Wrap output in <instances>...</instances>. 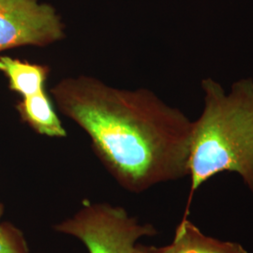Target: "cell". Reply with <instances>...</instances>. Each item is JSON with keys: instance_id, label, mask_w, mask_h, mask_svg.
<instances>
[{"instance_id": "cell-5", "label": "cell", "mask_w": 253, "mask_h": 253, "mask_svg": "<svg viewBox=\"0 0 253 253\" xmlns=\"http://www.w3.org/2000/svg\"><path fill=\"white\" fill-rule=\"evenodd\" d=\"M139 253H249L244 247L204 234L188 217L182 218L171 244L164 247L139 245Z\"/></svg>"}, {"instance_id": "cell-9", "label": "cell", "mask_w": 253, "mask_h": 253, "mask_svg": "<svg viewBox=\"0 0 253 253\" xmlns=\"http://www.w3.org/2000/svg\"><path fill=\"white\" fill-rule=\"evenodd\" d=\"M2 212H3V208H2V206L0 205V217H1V215H2Z\"/></svg>"}, {"instance_id": "cell-6", "label": "cell", "mask_w": 253, "mask_h": 253, "mask_svg": "<svg viewBox=\"0 0 253 253\" xmlns=\"http://www.w3.org/2000/svg\"><path fill=\"white\" fill-rule=\"evenodd\" d=\"M21 119L41 135L64 138L67 130L58 118L46 89L22 98L16 105Z\"/></svg>"}, {"instance_id": "cell-4", "label": "cell", "mask_w": 253, "mask_h": 253, "mask_svg": "<svg viewBox=\"0 0 253 253\" xmlns=\"http://www.w3.org/2000/svg\"><path fill=\"white\" fill-rule=\"evenodd\" d=\"M55 9L39 0H0V53L22 46L45 47L65 38Z\"/></svg>"}, {"instance_id": "cell-7", "label": "cell", "mask_w": 253, "mask_h": 253, "mask_svg": "<svg viewBox=\"0 0 253 253\" xmlns=\"http://www.w3.org/2000/svg\"><path fill=\"white\" fill-rule=\"evenodd\" d=\"M0 72L8 78L9 89L24 98L46 89L51 68L48 65L0 56Z\"/></svg>"}, {"instance_id": "cell-2", "label": "cell", "mask_w": 253, "mask_h": 253, "mask_svg": "<svg viewBox=\"0 0 253 253\" xmlns=\"http://www.w3.org/2000/svg\"><path fill=\"white\" fill-rule=\"evenodd\" d=\"M205 106L192 122L187 217L196 190L220 172H235L253 194V80L235 82L231 91L212 78L201 83Z\"/></svg>"}, {"instance_id": "cell-8", "label": "cell", "mask_w": 253, "mask_h": 253, "mask_svg": "<svg viewBox=\"0 0 253 253\" xmlns=\"http://www.w3.org/2000/svg\"><path fill=\"white\" fill-rule=\"evenodd\" d=\"M27 244L18 231L0 225V253H27Z\"/></svg>"}, {"instance_id": "cell-1", "label": "cell", "mask_w": 253, "mask_h": 253, "mask_svg": "<svg viewBox=\"0 0 253 253\" xmlns=\"http://www.w3.org/2000/svg\"><path fill=\"white\" fill-rule=\"evenodd\" d=\"M50 93L124 189L141 193L188 176L192 122L153 92L118 89L81 75L65 78Z\"/></svg>"}, {"instance_id": "cell-3", "label": "cell", "mask_w": 253, "mask_h": 253, "mask_svg": "<svg viewBox=\"0 0 253 253\" xmlns=\"http://www.w3.org/2000/svg\"><path fill=\"white\" fill-rule=\"evenodd\" d=\"M54 230L77 237L89 253H139L137 241L157 234L152 225L140 223L124 208L90 203H84L73 217L56 224Z\"/></svg>"}]
</instances>
